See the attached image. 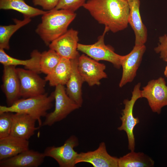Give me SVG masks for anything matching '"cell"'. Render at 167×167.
Here are the masks:
<instances>
[{
    "mask_svg": "<svg viewBox=\"0 0 167 167\" xmlns=\"http://www.w3.org/2000/svg\"><path fill=\"white\" fill-rule=\"evenodd\" d=\"M83 6L99 24L113 32L128 26L130 7L126 0H88Z\"/></svg>",
    "mask_w": 167,
    "mask_h": 167,
    "instance_id": "6da1fadb",
    "label": "cell"
},
{
    "mask_svg": "<svg viewBox=\"0 0 167 167\" xmlns=\"http://www.w3.org/2000/svg\"><path fill=\"white\" fill-rule=\"evenodd\" d=\"M76 16L74 12L64 9H53L42 15L41 22L36 32L45 44L49 45L67 30Z\"/></svg>",
    "mask_w": 167,
    "mask_h": 167,
    "instance_id": "7a4b0ae2",
    "label": "cell"
},
{
    "mask_svg": "<svg viewBox=\"0 0 167 167\" xmlns=\"http://www.w3.org/2000/svg\"><path fill=\"white\" fill-rule=\"evenodd\" d=\"M54 100L53 92L27 98L19 99L10 106H0V113L5 112L20 113L29 115L38 122L39 127L42 126V117H45L47 111L53 106Z\"/></svg>",
    "mask_w": 167,
    "mask_h": 167,
    "instance_id": "3957f363",
    "label": "cell"
},
{
    "mask_svg": "<svg viewBox=\"0 0 167 167\" xmlns=\"http://www.w3.org/2000/svg\"><path fill=\"white\" fill-rule=\"evenodd\" d=\"M53 92L55 101L54 109L47 113L42 126H51L65 118L71 112L80 107L68 96L64 85L55 86Z\"/></svg>",
    "mask_w": 167,
    "mask_h": 167,
    "instance_id": "277c9868",
    "label": "cell"
},
{
    "mask_svg": "<svg viewBox=\"0 0 167 167\" xmlns=\"http://www.w3.org/2000/svg\"><path fill=\"white\" fill-rule=\"evenodd\" d=\"M108 31V28L105 27L103 33L99 37L97 42L91 45L78 43L77 50L96 61L109 62L115 67L119 69L121 66L122 56L115 53L113 48L105 45L104 42L105 35Z\"/></svg>",
    "mask_w": 167,
    "mask_h": 167,
    "instance_id": "5b68a950",
    "label": "cell"
},
{
    "mask_svg": "<svg viewBox=\"0 0 167 167\" xmlns=\"http://www.w3.org/2000/svg\"><path fill=\"white\" fill-rule=\"evenodd\" d=\"M141 83H139L134 87L132 92V96L130 100L125 99L123 103L124 108L122 110V116L120 117L122 123L118 128L120 131H124L127 135L128 149L134 151L135 146V138L133 133L135 127L139 122L138 117L135 118L133 114V107L135 102L139 99L141 98Z\"/></svg>",
    "mask_w": 167,
    "mask_h": 167,
    "instance_id": "8992f818",
    "label": "cell"
},
{
    "mask_svg": "<svg viewBox=\"0 0 167 167\" xmlns=\"http://www.w3.org/2000/svg\"><path fill=\"white\" fill-rule=\"evenodd\" d=\"M141 98H146L152 112L159 114L167 106V86L164 78L160 77L149 81L141 90Z\"/></svg>",
    "mask_w": 167,
    "mask_h": 167,
    "instance_id": "52a82bcc",
    "label": "cell"
},
{
    "mask_svg": "<svg viewBox=\"0 0 167 167\" xmlns=\"http://www.w3.org/2000/svg\"><path fill=\"white\" fill-rule=\"evenodd\" d=\"M79 144L78 138L74 135L71 136L64 144L59 147L49 146L43 153L45 157H50L55 160L60 167H74L78 153L74 148Z\"/></svg>",
    "mask_w": 167,
    "mask_h": 167,
    "instance_id": "ba28073f",
    "label": "cell"
},
{
    "mask_svg": "<svg viewBox=\"0 0 167 167\" xmlns=\"http://www.w3.org/2000/svg\"><path fill=\"white\" fill-rule=\"evenodd\" d=\"M20 83V95L27 98L45 93V87L47 82L38 74L26 69L16 68Z\"/></svg>",
    "mask_w": 167,
    "mask_h": 167,
    "instance_id": "9c48e42d",
    "label": "cell"
},
{
    "mask_svg": "<svg viewBox=\"0 0 167 167\" xmlns=\"http://www.w3.org/2000/svg\"><path fill=\"white\" fill-rule=\"evenodd\" d=\"M106 66L87 55L83 54L78 58V69L84 82L90 86L99 85L100 80L107 78Z\"/></svg>",
    "mask_w": 167,
    "mask_h": 167,
    "instance_id": "30bf717a",
    "label": "cell"
},
{
    "mask_svg": "<svg viewBox=\"0 0 167 167\" xmlns=\"http://www.w3.org/2000/svg\"><path fill=\"white\" fill-rule=\"evenodd\" d=\"M146 50L144 45H135L130 53L122 56L121 61L122 72L119 84V87L122 88L133 80Z\"/></svg>",
    "mask_w": 167,
    "mask_h": 167,
    "instance_id": "8fae6325",
    "label": "cell"
},
{
    "mask_svg": "<svg viewBox=\"0 0 167 167\" xmlns=\"http://www.w3.org/2000/svg\"><path fill=\"white\" fill-rule=\"evenodd\" d=\"M78 41V32L71 29L53 41L49 46L61 57L71 60L80 56L77 50Z\"/></svg>",
    "mask_w": 167,
    "mask_h": 167,
    "instance_id": "7c38bea8",
    "label": "cell"
},
{
    "mask_svg": "<svg viewBox=\"0 0 167 167\" xmlns=\"http://www.w3.org/2000/svg\"><path fill=\"white\" fill-rule=\"evenodd\" d=\"M2 89L4 93L7 106L12 105L19 99L20 83L15 66H3Z\"/></svg>",
    "mask_w": 167,
    "mask_h": 167,
    "instance_id": "4fadbf2b",
    "label": "cell"
},
{
    "mask_svg": "<svg viewBox=\"0 0 167 167\" xmlns=\"http://www.w3.org/2000/svg\"><path fill=\"white\" fill-rule=\"evenodd\" d=\"M82 162L90 163L94 167H118V158L109 154L104 142L94 151L78 153L76 164Z\"/></svg>",
    "mask_w": 167,
    "mask_h": 167,
    "instance_id": "5bb4252c",
    "label": "cell"
},
{
    "mask_svg": "<svg viewBox=\"0 0 167 167\" xmlns=\"http://www.w3.org/2000/svg\"><path fill=\"white\" fill-rule=\"evenodd\" d=\"M45 157L43 153L29 149L1 160L0 167H37L42 164Z\"/></svg>",
    "mask_w": 167,
    "mask_h": 167,
    "instance_id": "9a60e30c",
    "label": "cell"
},
{
    "mask_svg": "<svg viewBox=\"0 0 167 167\" xmlns=\"http://www.w3.org/2000/svg\"><path fill=\"white\" fill-rule=\"evenodd\" d=\"M130 7L128 23L133 30L135 36V45H144L148 36L147 30L141 18L140 0H129Z\"/></svg>",
    "mask_w": 167,
    "mask_h": 167,
    "instance_id": "2e32d148",
    "label": "cell"
},
{
    "mask_svg": "<svg viewBox=\"0 0 167 167\" xmlns=\"http://www.w3.org/2000/svg\"><path fill=\"white\" fill-rule=\"evenodd\" d=\"M36 121L35 118L26 113H13L10 135L28 140L34 135L35 131L39 128L35 126Z\"/></svg>",
    "mask_w": 167,
    "mask_h": 167,
    "instance_id": "e0dca14e",
    "label": "cell"
},
{
    "mask_svg": "<svg viewBox=\"0 0 167 167\" xmlns=\"http://www.w3.org/2000/svg\"><path fill=\"white\" fill-rule=\"evenodd\" d=\"M28 140L10 135L0 139V161L15 156L29 149Z\"/></svg>",
    "mask_w": 167,
    "mask_h": 167,
    "instance_id": "ac0fdd59",
    "label": "cell"
},
{
    "mask_svg": "<svg viewBox=\"0 0 167 167\" xmlns=\"http://www.w3.org/2000/svg\"><path fill=\"white\" fill-rule=\"evenodd\" d=\"M79 58L71 60V72L66 90L68 96L80 107L83 102L82 87L84 82L78 69Z\"/></svg>",
    "mask_w": 167,
    "mask_h": 167,
    "instance_id": "d6986e66",
    "label": "cell"
},
{
    "mask_svg": "<svg viewBox=\"0 0 167 167\" xmlns=\"http://www.w3.org/2000/svg\"><path fill=\"white\" fill-rule=\"evenodd\" d=\"M41 54L37 50H34L31 54L30 59L22 60L12 57L6 54L4 49L0 48V62L3 66H23L26 69L39 74L41 72L40 64Z\"/></svg>",
    "mask_w": 167,
    "mask_h": 167,
    "instance_id": "ffe728a7",
    "label": "cell"
},
{
    "mask_svg": "<svg viewBox=\"0 0 167 167\" xmlns=\"http://www.w3.org/2000/svg\"><path fill=\"white\" fill-rule=\"evenodd\" d=\"M71 68V60L61 58L56 67L45 79L50 86L66 85L70 77Z\"/></svg>",
    "mask_w": 167,
    "mask_h": 167,
    "instance_id": "44dd1931",
    "label": "cell"
},
{
    "mask_svg": "<svg viewBox=\"0 0 167 167\" xmlns=\"http://www.w3.org/2000/svg\"><path fill=\"white\" fill-rule=\"evenodd\" d=\"M0 9L13 10L23 14L24 18H30L43 15L45 11L28 5L24 0H0Z\"/></svg>",
    "mask_w": 167,
    "mask_h": 167,
    "instance_id": "7402d4cb",
    "label": "cell"
},
{
    "mask_svg": "<svg viewBox=\"0 0 167 167\" xmlns=\"http://www.w3.org/2000/svg\"><path fill=\"white\" fill-rule=\"evenodd\" d=\"M154 165L153 160L142 152L131 151L118 158V167H152Z\"/></svg>",
    "mask_w": 167,
    "mask_h": 167,
    "instance_id": "603a6c76",
    "label": "cell"
},
{
    "mask_svg": "<svg viewBox=\"0 0 167 167\" xmlns=\"http://www.w3.org/2000/svg\"><path fill=\"white\" fill-rule=\"evenodd\" d=\"M14 24L0 26V48L9 50V40L12 35L21 28L29 23L30 18H24L22 20L13 19Z\"/></svg>",
    "mask_w": 167,
    "mask_h": 167,
    "instance_id": "cb8c5ba5",
    "label": "cell"
},
{
    "mask_svg": "<svg viewBox=\"0 0 167 167\" xmlns=\"http://www.w3.org/2000/svg\"><path fill=\"white\" fill-rule=\"evenodd\" d=\"M61 58L56 51L51 49L43 52L41 54L40 62L41 72L46 75L50 73Z\"/></svg>",
    "mask_w": 167,
    "mask_h": 167,
    "instance_id": "d4e9b609",
    "label": "cell"
},
{
    "mask_svg": "<svg viewBox=\"0 0 167 167\" xmlns=\"http://www.w3.org/2000/svg\"><path fill=\"white\" fill-rule=\"evenodd\" d=\"M13 113L5 112L0 113V139L10 135L13 122Z\"/></svg>",
    "mask_w": 167,
    "mask_h": 167,
    "instance_id": "484cf974",
    "label": "cell"
},
{
    "mask_svg": "<svg viewBox=\"0 0 167 167\" xmlns=\"http://www.w3.org/2000/svg\"><path fill=\"white\" fill-rule=\"evenodd\" d=\"M86 0H59L56 6L53 9H64L73 12L83 6Z\"/></svg>",
    "mask_w": 167,
    "mask_h": 167,
    "instance_id": "4316f807",
    "label": "cell"
},
{
    "mask_svg": "<svg viewBox=\"0 0 167 167\" xmlns=\"http://www.w3.org/2000/svg\"><path fill=\"white\" fill-rule=\"evenodd\" d=\"M159 43L154 49L155 51L160 54V57L164 61L167 58V35L160 36L159 37Z\"/></svg>",
    "mask_w": 167,
    "mask_h": 167,
    "instance_id": "83f0119b",
    "label": "cell"
},
{
    "mask_svg": "<svg viewBox=\"0 0 167 167\" xmlns=\"http://www.w3.org/2000/svg\"><path fill=\"white\" fill-rule=\"evenodd\" d=\"M59 0H33L35 6H39L44 10L51 11L58 5Z\"/></svg>",
    "mask_w": 167,
    "mask_h": 167,
    "instance_id": "f1b7e54d",
    "label": "cell"
},
{
    "mask_svg": "<svg viewBox=\"0 0 167 167\" xmlns=\"http://www.w3.org/2000/svg\"><path fill=\"white\" fill-rule=\"evenodd\" d=\"M165 61L167 63V58L165 60ZM164 74L165 76L167 77V65L165 67V70L164 71Z\"/></svg>",
    "mask_w": 167,
    "mask_h": 167,
    "instance_id": "f546056e",
    "label": "cell"
},
{
    "mask_svg": "<svg viewBox=\"0 0 167 167\" xmlns=\"http://www.w3.org/2000/svg\"><path fill=\"white\" fill-rule=\"evenodd\" d=\"M127 0V1H128L129 0Z\"/></svg>",
    "mask_w": 167,
    "mask_h": 167,
    "instance_id": "4dcf8cb0",
    "label": "cell"
}]
</instances>
